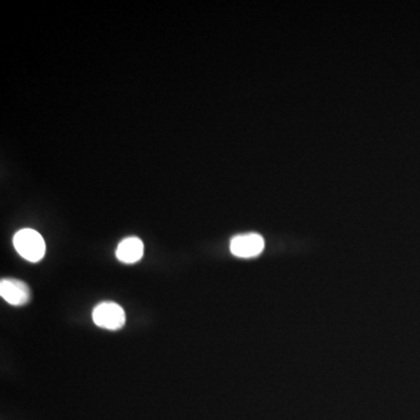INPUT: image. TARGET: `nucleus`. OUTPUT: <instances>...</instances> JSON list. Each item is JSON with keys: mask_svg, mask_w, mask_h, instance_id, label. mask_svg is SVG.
Masks as SVG:
<instances>
[{"mask_svg": "<svg viewBox=\"0 0 420 420\" xmlns=\"http://www.w3.org/2000/svg\"><path fill=\"white\" fill-rule=\"evenodd\" d=\"M13 245L23 260L38 262L46 253V243L43 236L33 229H21L13 237Z\"/></svg>", "mask_w": 420, "mask_h": 420, "instance_id": "obj_1", "label": "nucleus"}, {"mask_svg": "<svg viewBox=\"0 0 420 420\" xmlns=\"http://www.w3.org/2000/svg\"><path fill=\"white\" fill-rule=\"evenodd\" d=\"M92 320L101 328L118 331L125 325L126 314L118 304L105 302L96 306L92 312Z\"/></svg>", "mask_w": 420, "mask_h": 420, "instance_id": "obj_2", "label": "nucleus"}, {"mask_svg": "<svg viewBox=\"0 0 420 420\" xmlns=\"http://www.w3.org/2000/svg\"><path fill=\"white\" fill-rule=\"evenodd\" d=\"M264 245V238L258 233H244L233 237L230 242V251L233 256L253 258L262 253Z\"/></svg>", "mask_w": 420, "mask_h": 420, "instance_id": "obj_3", "label": "nucleus"}, {"mask_svg": "<svg viewBox=\"0 0 420 420\" xmlns=\"http://www.w3.org/2000/svg\"><path fill=\"white\" fill-rule=\"evenodd\" d=\"M0 296L10 305L23 306L30 302L32 292L23 280L3 278L0 280Z\"/></svg>", "mask_w": 420, "mask_h": 420, "instance_id": "obj_4", "label": "nucleus"}, {"mask_svg": "<svg viewBox=\"0 0 420 420\" xmlns=\"http://www.w3.org/2000/svg\"><path fill=\"white\" fill-rule=\"evenodd\" d=\"M144 255V243L138 237H128L117 246L116 257L125 264H135Z\"/></svg>", "mask_w": 420, "mask_h": 420, "instance_id": "obj_5", "label": "nucleus"}]
</instances>
